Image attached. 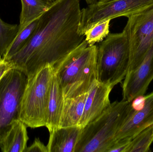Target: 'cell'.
I'll use <instances>...</instances> for the list:
<instances>
[{
  "mask_svg": "<svg viewBox=\"0 0 153 152\" xmlns=\"http://www.w3.org/2000/svg\"><path fill=\"white\" fill-rule=\"evenodd\" d=\"M88 5H91L96 3L99 1V0H85Z\"/></svg>",
  "mask_w": 153,
  "mask_h": 152,
  "instance_id": "cell-25",
  "label": "cell"
},
{
  "mask_svg": "<svg viewBox=\"0 0 153 152\" xmlns=\"http://www.w3.org/2000/svg\"><path fill=\"white\" fill-rule=\"evenodd\" d=\"M80 0H57L40 16L28 42L10 61L27 78L57 61L84 40L78 32Z\"/></svg>",
  "mask_w": 153,
  "mask_h": 152,
  "instance_id": "cell-1",
  "label": "cell"
},
{
  "mask_svg": "<svg viewBox=\"0 0 153 152\" xmlns=\"http://www.w3.org/2000/svg\"><path fill=\"white\" fill-rule=\"evenodd\" d=\"M82 129L78 126L59 127L49 132L48 152H75Z\"/></svg>",
  "mask_w": 153,
  "mask_h": 152,
  "instance_id": "cell-12",
  "label": "cell"
},
{
  "mask_svg": "<svg viewBox=\"0 0 153 152\" xmlns=\"http://www.w3.org/2000/svg\"><path fill=\"white\" fill-rule=\"evenodd\" d=\"M24 152H48V150L39 138H36L30 146L27 147Z\"/></svg>",
  "mask_w": 153,
  "mask_h": 152,
  "instance_id": "cell-22",
  "label": "cell"
},
{
  "mask_svg": "<svg viewBox=\"0 0 153 152\" xmlns=\"http://www.w3.org/2000/svg\"><path fill=\"white\" fill-rule=\"evenodd\" d=\"M146 101V97L144 95L137 97L131 102L132 108L134 111L141 109L144 106Z\"/></svg>",
  "mask_w": 153,
  "mask_h": 152,
  "instance_id": "cell-24",
  "label": "cell"
},
{
  "mask_svg": "<svg viewBox=\"0 0 153 152\" xmlns=\"http://www.w3.org/2000/svg\"><path fill=\"white\" fill-rule=\"evenodd\" d=\"M15 68L13 63L4 58H0V79L10 70Z\"/></svg>",
  "mask_w": 153,
  "mask_h": 152,
  "instance_id": "cell-23",
  "label": "cell"
},
{
  "mask_svg": "<svg viewBox=\"0 0 153 152\" xmlns=\"http://www.w3.org/2000/svg\"><path fill=\"white\" fill-rule=\"evenodd\" d=\"M50 2L52 3H53L57 1V0H48Z\"/></svg>",
  "mask_w": 153,
  "mask_h": 152,
  "instance_id": "cell-27",
  "label": "cell"
},
{
  "mask_svg": "<svg viewBox=\"0 0 153 152\" xmlns=\"http://www.w3.org/2000/svg\"><path fill=\"white\" fill-rule=\"evenodd\" d=\"M97 46H89L85 39L53 65L64 99L87 93L97 80Z\"/></svg>",
  "mask_w": 153,
  "mask_h": 152,
  "instance_id": "cell-2",
  "label": "cell"
},
{
  "mask_svg": "<svg viewBox=\"0 0 153 152\" xmlns=\"http://www.w3.org/2000/svg\"><path fill=\"white\" fill-rule=\"evenodd\" d=\"M88 92L74 98L64 99L59 128L79 126Z\"/></svg>",
  "mask_w": 153,
  "mask_h": 152,
  "instance_id": "cell-15",
  "label": "cell"
},
{
  "mask_svg": "<svg viewBox=\"0 0 153 152\" xmlns=\"http://www.w3.org/2000/svg\"><path fill=\"white\" fill-rule=\"evenodd\" d=\"M153 6V0H111L88 5L81 10L79 33L83 35L90 26L99 21L127 18Z\"/></svg>",
  "mask_w": 153,
  "mask_h": 152,
  "instance_id": "cell-7",
  "label": "cell"
},
{
  "mask_svg": "<svg viewBox=\"0 0 153 152\" xmlns=\"http://www.w3.org/2000/svg\"><path fill=\"white\" fill-rule=\"evenodd\" d=\"M111 1V0H99L98 1L100 2H103L108 1Z\"/></svg>",
  "mask_w": 153,
  "mask_h": 152,
  "instance_id": "cell-26",
  "label": "cell"
},
{
  "mask_svg": "<svg viewBox=\"0 0 153 152\" xmlns=\"http://www.w3.org/2000/svg\"><path fill=\"white\" fill-rule=\"evenodd\" d=\"M19 29V25L8 24L0 17V58H2L18 35Z\"/></svg>",
  "mask_w": 153,
  "mask_h": 152,
  "instance_id": "cell-20",
  "label": "cell"
},
{
  "mask_svg": "<svg viewBox=\"0 0 153 152\" xmlns=\"http://www.w3.org/2000/svg\"><path fill=\"white\" fill-rule=\"evenodd\" d=\"M145 97V104L141 109L134 111L132 108L117 132L115 142L123 138L133 139L140 132L152 125L153 92Z\"/></svg>",
  "mask_w": 153,
  "mask_h": 152,
  "instance_id": "cell-10",
  "label": "cell"
},
{
  "mask_svg": "<svg viewBox=\"0 0 153 152\" xmlns=\"http://www.w3.org/2000/svg\"><path fill=\"white\" fill-rule=\"evenodd\" d=\"M113 88L98 80L93 83L88 92L79 126L83 128L109 107L110 94Z\"/></svg>",
  "mask_w": 153,
  "mask_h": 152,
  "instance_id": "cell-11",
  "label": "cell"
},
{
  "mask_svg": "<svg viewBox=\"0 0 153 152\" xmlns=\"http://www.w3.org/2000/svg\"><path fill=\"white\" fill-rule=\"evenodd\" d=\"M39 18L32 21L24 29L18 33V35L3 56V58L7 60L10 59L23 48L32 36L37 26Z\"/></svg>",
  "mask_w": 153,
  "mask_h": 152,
  "instance_id": "cell-17",
  "label": "cell"
},
{
  "mask_svg": "<svg viewBox=\"0 0 153 152\" xmlns=\"http://www.w3.org/2000/svg\"><path fill=\"white\" fill-rule=\"evenodd\" d=\"M27 82V76L16 68L10 70L0 79V143L13 122L19 120Z\"/></svg>",
  "mask_w": 153,
  "mask_h": 152,
  "instance_id": "cell-6",
  "label": "cell"
},
{
  "mask_svg": "<svg viewBox=\"0 0 153 152\" xmlns=\"http://www.w3.org/2000/svg\"><path fill=\"white\" fill-rule=\"evenodd\" d=\"M153 79V41L141 63L124 79L122 100L132 102L137 97L144 95Z\"/></svg>",
  "mask_w": 153,
  "mask_h": 152,
  "instance_id": "cell-9",
  "label": "cell"
},
{
  "mask_svg": "<svg viewBox=\"0 0 153 152\" xmlns=\"http://www.w3.org/2000/svg\"><path fill=\"white\" fill-rule=\"evenodd\" d=\"M127 18L123 30L126 33L129 42L128 73L141 63L152 43L153 6Z\"/></svg>",
  "mask_w": 153,
  "mask_h": 152,
  "instance_id": "cell-8",
  "label": "cell"
},
{
  "mask_svg": "<svg viewBox=\"0 0 153 152\" xmlns=\"http://www.w3.org/2000/svg\"><path fill=\"white\" fill-rule=\"evenodd\" d=\"M153 142V124L137 134L131 140L127 152H150Z\"/></svg>",
  "mask_w": 153,
  "mask_h": 152,
  "instance_id": "cell-19",
  "label": "cell"
},
{
  "mask_svg": "<svg viewBox=\"0 0 153 152\" xmlns=\"http://www.w3.org/2000/svg\"><path fill=\"white\" fill-rule=\"evenodd\" d=\"M29 137L27 126L19 120L13 122L5 138L0 143L3 152H24Z\"/></svg>",
  "mask_w": 153,
  "mask_h": 152,
  "instance_id": "cell-14",
  "label": "cell"
},
{
  "mask_svg": "<svg viewBox=\"0 0 153 152\" xmlns=\"http://www.w3.org/2000/svg\"><path fill=\"white\" fill-rule=\"evenodd\" d=\"M21 2L22 10L19 32L40 18L52 4L48 0H21Z\"/></svg>",
  "mask_w": 153,
  "mask_h": 152,
  "instance_id": "cell-16",
  "label": "cell"
},
{
  "mask_svg": "<svg viewBox=\"0 0 153 152\" xmlns=\"http://www.w3.org/2000/svg\"><path fill=\"white\" fill-rule=\"evenodd\" d=\"M53 66L47 65L27 78L19 120L32 129L46 126Z\"/></svg>",
  "mask_w": 153,
  "mask_h": 152,
  "instance_id": "cell-5",
  "label": "cell"
},
{
  "mask_svg": "<svg viewBox=\"0 0 153 152\" xmlns=\"http://www.w3.org/2000/svg\"><path fill=\"white\" fill-rule=\"evenodd\" d=\"M129 60L128 37L124 30L109 33L97 46V80L114 87L126 76Z\"/></svg>",
  "mask_w": 153,
  "mask_h": 152,
  "instance_id": "cell-4",
  "label": "cell"
},
{
  "mask_svg": "<svg viewBox=\"0 0 153 152\" xmlns=\"http://www.w3.org/2000/svg\"><path fill=\"white\" fill-rule=\"evenodd\" d=\"M64 97L61 84L54 73L51 83L46 126L49 132L59 128Z\"/></svg>",
  "mask_w": 153,
  "mask_h": 152,
  "instance_id": "cell-13",
  "label": "cell"
},
{
  "mask_svg": "<svg viewBox=\"0 0 153 152\" xmlns=\"http://www.w3.org/2000/svg\"><path fill=\"white\" fill-rule=\"evenodd\" d=\"M132 109L131 102L128 101L122 100L111 104L82 129L75 152H107Z\"/></svg>",
  "mask_w": 153,
  "mask_h": 152,
  "instance_id": "cell-3",
  "label": "cell"
},
{
  "mask_svg": "<svg viewBox=\"0 0 153 152\" xmlns=\"http://www.w3.org/2000/svg\"><path fill=\"white\" fill-rule=\"evenodd\" d=\"M111 20L99 21L92 25L85 32V41L88 46L94 45L103 41L110 33V23Z\"/></svg>",
  "mask_w": 153,
  "mask_h": 152,
  "instance_id": "cell-18",
  "label": "cell"
},
{
  "mask_svg": "<svg viewBox=\"0 0 153 152\" xmlns=\"http://www.w3.org/2000/svg\"><path fill=\"white\" fill-rule=\"evenodd\" d=\"M132 139L125 138L116 141L107 152H127Z\"/></svg>",
  "mask_w": 153,
  "mask_h": 152,
  "instance_id": "cell-21",
  "label": "cell"
}]
</instances>
